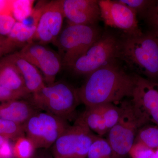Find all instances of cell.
I'll use <instances>...</instances> for the list:
<instances>
[{
	"label": "cell",
	"instance_id": "obj_16",
	"mask_svg": "<svg viewBox=\"0 0 158 158\" xmlns=\"http://www.w3.org/2000/svg\"><path fill=\"white\" fill-rule=\"evenodd\" d=\"M0 86L19 94L23 97L30 94L18 69L6 56L0 60Z\"/></svg>",
	"mask_w": 158,
	"mask_h": 158
},
{
	"label": "cell",
	"instance_id": "obj_31",
	"mask_svg": "<svg viewBox=\"0 0 158 158\" xmlns=\"http://www.w3.org/2000/svg\"><path fill=\"white\" fill-rule=\"evenodd\" d=\"M14 50L8 41L7 37L0 35V58Z\"/></svg>",
	"mask_w": 158,
	"mask_h": 158
},
{
	"label": "cell",
	"instance_id": "obj_15",
	"mask_svg": "<svg viewBox=\"0 0 158 158\" xmlns=\"http://www.w3.org/2000/svg\"><path fill=\"white\" fill-rule=\"evenodd\" d=\"M38 111L30 101L14 100L0 104V118L23 125Z\"/></svg>",
	"mask_w": 158,
	"mask_h": 158
},
{
	"label": "cell",
	"instance_id": "obj_12",
	"mask_svg": "<svg viewBox=\"0 0 158 158\" xmlns=\"http://www.w3.org/2000/svg\"><path fill=\"white\" fill-rule=\"evenodd\" d=\"M61 0L48 2L37 25L32 42L44 44L55 43L62 31L65 19Z\"/></svg>",
	"mask_w": 158,
	"mask_h": 158
},
{
	"label": "cell",
	"instance_id": "obj_5",
	"mask_svg": "<svg viewBox=\"0 0 158 158\" xmlns=\"http://www.w3.org/2000/svg\"><path fill=\"white\" fill-rule=\"evenodd\" d=\"M121 117L109 131L107 140L112 149L111 158H125L135 142L138 130L147 123L131 102L122 105Z\"/></svg>",
	"mask_w": 158,
	"mask_h": 158
},
{
	"label": "cell",
	"instance_id": "obj_21",
	"mask_svg": "<svg viewBox=\"0 0 158 158\" xmlns=\"http://www.w3.org/2000/svg\"><path fill=\"white\" fill-rule=\"evenodd\" d=\"M23 126L13 122L0 118V136L5 139L15 140L25 136Z\"/></svg>",
	"mask_w": 158,
	"mask_h": 158
},
{
	"label": "cell",
	"instance_id": "obj_27",
	"mask_svg": "<svg viewBox=\"0 0 158 158\" xmlns=\"http://www.w3.org/2000/svg\"><path fill=\"white\" fill-rule=\"evenodd\" d=\"M155 149L148 147L140 142H135L128 154L131 158H153Z\"/></svg>",
	"mask_w": 158,
	"mask_h": 158
},
{
	"label": "cell",
	"instance_id": "obj_23",
	"mask_svg": "<svg viewBox=\"0 0 158 158\" xmlns=\"http://www.w3.org/2000/svg\"><path fill=\"white\" fill-rule=\"evenodd\" d=\"M105 123L109 131L119 121L121 116L122 108L113 103L99 106Z\"/></svg>",
	"mask_w": 158,
	"mask_h": 158
},
{
	"label": "cell",
	"instance_id": "obj_7",
	"mask_svg": "<svg viewBox=\"0 0 158 158\" xmlns=\"http://www.w3.org/2000/svg\"><path fill=\"white\" fill-rule=\"evenodd\" d=\"M81 117L69 126L52 145L54 158H86L90 146L99 138Z\"/></svg>",
	"mask_w": 158,
	"mask_h": 158
},
{
	"label": "cell",
	"instance_id": "obj_25",
	"mask_svg": "<svg viewBox=\"0 0 158 158\" xmlns=\"http://www.w3.org/2000/svg\"><path fill=\"white\" fill-rule=\"evenodd\" d=\"M142 18L150 29V32L158 38V1H154Z\"/></svg>",
	"mask_w": 158,
	"mask_h": 158
},
{
	"label": "cell",
	"instance_id": "obj_14",
	"mask_svg": "<svg viewBox=\"0 0 158 158\" xmlns=\"http://www.w3.org/2000/svg\"><path fill=\"white\" fill-rule=\"evenodd\" d=\"M6 57L18 69L29 94L35 93L45 86L43 77L39 69L23 58L18 52L10 54Z\"/></svg>",
	"mask_w": 158,
	"mask_h": 158
},
{
	"label": "cell",
	"instance_id": "obj_17",
	"mask_svg": "<svg viewBox=\"0 0 158 158\" xmlns=\"http://www.w3.org/2000/svg\"><path fill=\"white\" fill-rule=\"evenodd\" d=\"M80 117L90 131L99 136L104 135L109 132L99 106L86 107Z\"/></svg>",
	"mask_w": 158,
	"mask_h": 158
},
{
	"label": "cell",
	"instance_id": "obj_29",
	"mask_svg": "<svg viewBox=\"0 0 158 158\" xmlns=\"http://www.w3.org/2000/svg\"><path fill=\"white\" fill-rule=\"evenodd\" d=\"M24 98L22 95L0 86V102H6Z\"/></svg>",
	"mask_w": 158,
	"mask_h": 158
},
{
	"label": "cell",
	"instance_id": "obj_20",
	"mask_svg": "<svg viewBox=\"0 0 158 158\" xmlns=\"http://www.w3.org/2000/svg\"><path fill=\"white\" fill-rule=\"evenodd\" d=\"M12 147L15 158H32L37 149L33 142L25 136L15 140Z\"/></svg>",
	"mask_w": 158,
	"mask_h": 158
},
{
	"label": "cell",
	"instance_id": "obj_32",
	"mask_svg": "<svg viewBox=\"0 0 158 158\" xmlns=\"http://www.w3.org/2000/svg\"><path fill=\"white\" fill-rule=\"evenodd\" d=\"M12 1H0V14L12 15Z\"/></svg>",
	"mask_w": 158,
	"mask_h": 158
},
{
	"label": "cell",
	"instance_id": "obj_10",
	"mask_svg": "<svg viewBox=\"0 0 158 158\" xmlns=\"http://www.w3.org/2000/svg\"><path fill=\"white\" fill-rule=\"evenodd\" d=\"M19 53L42 73L46 85L55 82L62 64V57L56 52L34 42L28 43Z\"/></svg>",
	"mask_w": 158,
	"mask_h": 158
},
{
	"label": "cell",
	"instance_id": "obj_18",
	"mask_svg": "<svg viewBox=\"0 0 158 158\" xmlns=\"http://www.w3.org/2000/svg\"><path fill=\"white\" fill-rule=\"evenodd\" d=\"M35 29L29 28L20 22H16L13 28L7 36V40L11 46L15 49L32 42L36 32Z\"/></svg>",
	"mask_w": 158,
	"mask_h": 158
},
{
	"label": "cell",
	"instance_id": "obj_4",
	"mask_svg": "<svg viewBox=\"0 0 158 158\" xmlns=\"http://www.w3.org/2000/svg\"><path fill=\"white\" fill-rule=\"evenodd\" d=\"M102 34L97 25L69 24L54 43L62 54V64L69 68Z\"/></svg>",
	"mask_w": 158,
	"mask_h": 158
},
{
	"label": "cell",
	"instance_id": "obj_24",
	"mask_svg": "<svg viewBox=\"0 0 158 158\" xmlns=\"http://www.w3.org/2000/svg\"><path fill=\"white\" fill-rule=\"evenodd\" d=\"M34 3V1H12V15L16 21H21L31 14Z\"/></svg>",
	"mask_w": 158,
	"mask_h": 158
},
{
	"label": "cell",
	"instance_id": "obj_30",
	"mask_svg": "<svg viewBox=\"0 0 158 158\" xmlns=\"http://www.w3.org/2000/svg\"><path fill=\"white\" fill-rule=\"evenodd\" d=\"M13 147L8 140H5L4 143L0 145V158H13Z\"/></svg>",
	"mask_w": 158,
	"mask_h": 158
},
{
	"label": "cell",
	"instance_id": "obj_26",
	"mask_svg": "<svg viewBox=\"0 0 158 158\" xmlns=\"http://www.w3.org/2000/svg\"><path fill=\"white\" fill-rule=\"evenodd\" d=\"M135 12L137 16L143 18L146 11L152 6V0H118Z\"/></svg>",
	"mask_w": 158,
	"mask_h": 158
},
{
	"label": "cell",
	"instance_id": "obj_9",
	"mask_svg": "<svg viewBox=\"0 0 158 158\" xmlns=\"http://www.w3.org/2000/svg\"><path fill=\"white\" fill-rule=\"evenodd\" d=\"M101 19L106 26L119 29L125 35L137 36L143 34L138 25L135 12L118 1H98Z\"/></svg>",
	"mask_w": 158,
	"mask_h": 158
},
{
	"label": "cell",
	"instance_id": "obj_13",
	"mask_svg": "<svg viewBox=\"0 0 158 158\" xmlns=\"http://www.w3.org/2000/svg\"><path fill=\"white\" fill-rule=\"evenodd\" d=\"M69 24L95 25L100 19L98 1L61 0Z\"/></svg>",
	"mask_w": 158,
	"mask_h": 158
},
{
	"label": "cell",
	"instance_id": "obj_19",
	"mask_svg": "<svg viewBox=\"0 0 158 158\" xmlns=\"http://www.w3.org/2000/svg\"><path fill=\"white\" fill-rule=\"evenodd\" d=\"M140 142L155 149L158 148V126H143L138 130L135 142Z\"/></svg>",
	"mask_w": 158,
	"mask_h": 158
},
{
	"label": "cell",
	"instance_id": "obj_3",
	"mask_svg": "<svg viewBox=\"0 0 158 158\" xmlns=\"http://www.w3.org/2000/svg\"><path fill=\"white\" fill-rule=\"evenodd\" d=\"M30 102L38 110L65 119L72 115L81 101L78 89L64 81L55 82L32 94Z\"/></svg>",
	"mask_w": 158,
	"mask_h": 158
},
{
	"label": "cell",
	"instance_id": "obj_35",
	"mask_svg": "<svg viewBox=\"0 0 158 158\" xmlns=\"http://www.w3.org/2000/svg\"><path fill=\"white\" fill-rule=\"evenodd\" d=\"M6 140V139H5V138H3V137H1V136H0V145L2 144H3ZM6 140H7V139H6Z\"/></svg>",
	"mask_w": 158,
	"mask_h": 158
},
{
	"label": "cell",
	"instance_id": "obj_2",
	"mask_svg": "<svg viewBox=\"0 0 158 158\" xmlns=\"http://www.w3.org/2000/svg\"><path fill=\"white\" fill-rule=\"evenodd\" d=\"M118 59L145 78L158 82V38L150 32L120 39Z\"/></svg>",
	"mask_w": 158,
	"mask_h": 158
},
{
	"label": "cell",
	"instance_id": "obj_28",
	"mask_svg": "<svg viewBox=\"0 0 158 158\" xmlns=\"http://www.w3.org/2000/svg\"><path fill=\"white\" fill-rule=\"evenodd\" d=\"M16 22L12 15L0 14V35L7 37Z\"/></svg>",
	"mask_w": 158,
	"mask_h": 158
},
{
	"label": "cell",
	"instance_id": "obj_34",
	"mask_svg": "<svg viewBox=\"0 0 158 158\" xmlns=\"http://www.w3.org/2000/svg\"><path fill=\"white\" fill-rule=\"evenodd\" d=\"M153 158H158V148L155 149L154 155Z\"/></svg>",
	"mask_w": 158,
	"mask_h": 158
},
{
	"label": "cell",
	"instance_id": "obj_8",
	"mask_svg": "<svg viewBox=\"0 0 158 158\" xmlns=\"http://www.w3.org/2000/svg\"><path fill=\"white\" fill-rule=\"evenodd\" d=\"M26 136L37 149L53 145L69 125L67 119L47 112L38 111L23 124Z\"/></svg>",
	"mask_w": 158,
	"mask_h": 158
},
{
	"label": "cell",
	"instance_id": "obj_11",
	"mask_svg": "<svg viewBox=\"0 0 158 158\" xmlns=\"http://www.w3.org/2000/svg\"><path fill=\"white\" fill-rule=\"evenodd\" d=\"M132 103L147 122H158V82L136 74Z\"/></svg>",
	"mask_w": 158,
	"mask_h": 158
},
{
	"label": "cell",
	"instance_id": "obj_33",
	"mask_svg": "<svg viewBox=\"0 0 158 158\" xmlns=\"http://www.w3.org/2000/svg\"><path fill=\"white\" fill-rule=\"evenodd\" d=\"M39 151V152H35V154L31 158H53L52 156L48 152L45 150Z\"/></svg>",
	"mask_w": 158,
	"mask_h": 158
},
{
	"label": "cell",
	"instance_id": "obj_6",
	"mask_svg": "<svg viewBox=\"0 0 158 158\" xmlns=\"http://www.w3.org/2000/svg\"><path fill=\"white\" fill-rule=\"evenodd\" d=\"M119 42L113 34H102L69 68L77 74L88 75L118 59Z\"/></svg>",
	"mask_w": 158,
	"mask_h": 158
},
{
	"label": "cell",
	"instance_id": "obj_1",
	"mask_svg": "<svg viewBox=\"0 0 158 158\" xmlns=\"http://www.w3.org/2000/svg\"><path fill=\"white\" fill-rule=\"evenodd\" d=\"M135 82L136 74L126 72L115 60L87 76L78 92L86 107L96 106L131 97Z\"/></svg>",
	"mask_w": 158,
	"mask_h": 158
},
{
	"label": "cell",
	"instance_id": "obj_22",
	"mask_svg": "<svg viewBox=\"0 0 158 158\" xmlns=\"http://www.w3.org/2000/svg\"><path fill=\"white\" fill-rule=\"evenodd\" d=\"M112 154V149L107 140L99 137L90 146L87 157L111 158Z\"/></svg>",
	"mask_w": 158,
	"mask_h": 158
}]
</instances>
